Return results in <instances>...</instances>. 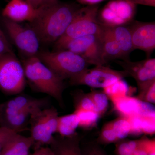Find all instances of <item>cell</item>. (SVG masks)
<instances>
[{
  "label": "cell",
  "instance_id": "cell-18",
  "mask_svg": "<svg viewBox=\"0 0 155 155\" xmlns=\"http://www.w3.org/2000/svg\"><path fill=\"white\" fill-rule=\"evenodd\" d=\"M111 101L114 110L120 116L130 117L140 116L143 101L137 98L127 96L113 99Z\"/></svg>",
  "mask_w": 155,
  "mask_h": 155
},
{
  "label": "cell",
  "instance_id": "cell-39",
  "mask_svg": "<svg viewBox=\"0 0 155 155\" xmlns=\"http://www.w3.org/2000/svg\"><path fill=\"white\" fill-rule=\"evenodd\" d=\"M132 155H147L146 151L143 146L142 138L139 139V144L138 148L135 150Z\"/></svg>",
  "mask_w": 155,
  "mask_h": 155
},
{
  "label": "cell",
  "instance_id": "cell-20",
  "mask_svg": "<svg viewBox=\"0 0 155 155\" xmlns=\"http://www.w3.org/2000/svg\"><path fill=\"white\" fill-rule=\"evenodd\" d=\"M115 40L119 45L125 61H130L129 56L134 51L130 29L128 25L109 27Z\"/></svg>",
  "mask_w": 155,
  "mask_h": 155
},
{
  "label": "cell",
  "instance_id": "cell-19",
  "mask_svg": "<svg viewBox=\"0 0 155 155\" xmlns=\"http://www.w3.org/2000/svg\"><path fill=\"white\" fill-rule=\"evenodd\" d=\"M101 37L104 57L107 62L113 60L125 61L119 45L114 39L110 28L104 26V32Z\"/></svg>",
  "mask_w": 155,
  "mask_h": 155
},
{
  "label": "cell",
  "instance_id": "cell-10",
  "mask_svg": "<svg viewBox=\"0 0 155 155\" xmlns=\"http://www.w3.org/2000/svg\"><path fill=\"white\" fill-rule=\"evenodd\" d=\"M3 22L10 38L25 58L37 55L40 42L32 28L5 18Z\"/></svg>",
  "mask_w": 155,
  "mask_h": 155
},
{
  "label": "cell",
  "instance_id": "cell-40",
  "mask_svg": "<svg viewBox=\"0 0 155 155\" xmlns=\"http://www.w3.org/2000/svg\"><path fill=\"white\" fill-rule=\"evenodd\" d=\"M25 1L35 8H38L45 4L44 0H25Z\"/></svg>",
  "mask_w": 155,
  "mask_h": 155
},
{
  "label": "cell",
  "instance_id": "cell-14",
  "mask_svg": "<svg viewBox=\"0 0 155 155\" xmlns=\"http://www.w3.org/2000/svg\"><path fill=\"white\" fill-rule=\"evenodd\" d=\"M47 100L35 98L26 95H20L0 104V113H17L29 111L35 113L44 109Z\"/></svg>",
  "mask_w": 155,
  "mask_h": 155
},
{
  "label": "cell",
  "instance_id": "cell-22",
  "mask_svg": "<svg viewBox=\"0 0 155 155\" xmlns=\"http://www.w3.org/2000/svg\"><path fill=\"white\" fill-rule=\"evenodd\" d=\"M79 119V127L85 130L91 129L97 124L101 116L95 111L75 110Z\"/></svg>",
  "mask_w": 155,
  "mask_h": 155
},
{
  "label": "cell",
  "instance_id": "cell-23",
  "mask_svg": "<svg viewBox=\"0 0 155 155\" xmlns=\"http://www.w3.org/2000/svg\"><path fill=\"white\" fill-rule=\"evenodd\" d=\"M103 91L110 100L120 97L131 96L132 91L122 80L104 88Z\"/></svg>",
  "mask_w": 155,
  "mask_h": 155
},
{
  "label": "cell",
  "instance_id": "cell-11",
  "mask_svg": "<svg viewBox=\"0 0 155 155\" xmlns=\"http://www.w3.org/2000/svg\"><path fill=\"white\" fill-rule=\"evenodd\" d=\"M134 50H140L150 58L155 49V22L133 21L128 25Z\"/></svg>",
  "mask_w": 155,
  "mask_h": 155
},
{
  "label": "cell",
  "instance_id": "cell-1",
  "mask_svg": "<svg viewBox=\"0 0 155 155\" xmlns=\"http://www.w3.org/2000/svg\"><path fill=\"white\" fill-rule=\"evenodd\" d=\"M80 8L73 4L55 2L44 4L37 18L31 22L40 42H55L65 33Z\"/></svg>",
  "mask_w": 155,
  "mask_h": 155
},
{
  "label": "cell",
  "instance_id": "cell-31",
  "mask_svg": "<svg viewBox=\"0 0 155 155\" xmlns=\"http://www.w3.org/2000/svg\"><path fill=\"white\" fill-rule=\"evenodd\" d=\"M127 118L130 123V135L137 136L143 134L141 129V118L140 116H135Z\"/></svg>",
  "mask_w": 155,
  "mask_h": 155
},
{
  "label": "cell",
  "instance_id": "cell-41",
  "mask_svg": "<svg viewBox=\"0 0 155 155\" xmlns=\"http://www.w3.org/2000/svg\"><path fill=\"white\" fill-rule=\"evenodd\" d=\"M58 1V0H44L45 4H48L55 2Z\"/></svg>",
  "mask_w": 155,
  "mask_h": 155
},
{
  "label": "cell",
  "instance_id": "cell-35",
  "mask_svg": "<svg viewBox=\"0 0 155 155\" xmlns=\"http://www.w3.org/2000/svg\"><path fill=\"white\" fill-rule=\"evenodd\" d=\"M142 139L147 155H155V139H150L146 137H143Z\"/></svg>",
  "mask_w": 155,
  "mask_h": 155
},
{
  "label": "cell",
  "instance_id": "cell-8",
  "mask_svg": "<svg viewBox=\"0 0 155 155\" xmlns=\"http://www.w3.org/2000/svg\"><path fill=\"white\" fill-rule=\"evenodd\" d=\"M136 5L126 0H110L99 10L98 21L103 26L114 27L129 25L134 21Z\"/></svg>",
  "mask_w": 155,
  "mask_h": 155
},
{
  "label": "cell",
  "instance_id": "cell-37",
  "mask_svg": "<svg viewBox=\"0 0 155 155\" xmlns=\"http://www.w3.org/2000/svg\"><path fill=\"white\" fill-rule=\"evenodd\" d=\"M128 2L137 5L149 6V7H155V0H126Z\"/></svg>",
  "mask_w": 155,
  "mask_h": 155
},
{
  "label": "cell",
  "instance_id": "cell-5",
  "mask_svg": "<svg viewBox=\"0 0 155 155\" xmlns=\"http://www.w3.org/2000/svg\"><path fill=\"white\" fill-rule=\"evenodd\" d=\"M26 84L22 64L14 52L0 55V90L8 95L21 93Z\"/></svg>",
  "mask_w": 155,
  "mask_h": 155
},
{
  "label": "cell",
  "instance_id": "cell-29",
  "mask_svg": "<svg viewBox=\"0 0 155 155\" xmlns=\"http://www.w3.org/2000/svg\"><path fill=\"white\" fill-rule=\"evenodd\" d=\"M137 99L142 101L154 104L155 103V81L141 88L138 89Z\"/></svg>",
  "mask_w": 155,
  "mask_h": 155
},
{
  "label": "cell",
  "instance_id": "cell-12",
  "mask_svg": "<svg viewBox=\"0 0 155 155\" xmlns=\"http://www.w3.org/2000/svg\"><path fill=\"white\" fill-rule=\"evenodd\" d=\"M116 62L128 76H131L135 80L138 89L155 81V58H147L137 62L120 60Z\"/></svg>",
  "mask_w": 155,
  "mask_h": 155
},
{
  "label": "cell",
  "instance_id": "cell-21",
  "mask_svg": "<svg viewBox=\"0 0 155 155\" xmlns=\"http://www.w3.org/2000/svg\"><path fill=\"white\" fill-rule=\"evenodd\" d=\"M79 127V119L75 112L65 116H59L57 133L62 137H70L76 134Z\"/></svg>",
  "mask_w": 155,
  "mask_h": 155
},
{
  "label": "cell",
  "instance_id": "cell-3",
  "mask_svg": "<svg viewBox=\"0 0 155 155\" xmlns=\"http://www.w3.org/2000/svg\"><path fill=\"white\" fill-rule=\"evenodd\" d=\"M99 6H86L78 10L65 33L55 42L57 51L61 50L68 42L89 35H101L104 26L98 21Z\"/></svg>",
  "mask_w": 155,
  "mask_h": 155
},
{
  "label": "cell",
  "instance_id": "cell-2",
  "mask_svg": "<svg viewBox=\"0 0 155 155\" xmlns=\"http://www.w3.org/2000/svg\"><path fill=\"white\" fill-rule=\"evenodd\" d=\"M25 78L34 89L52 97L61 105L65 85L64 79L51 70L37 56L25 58L22 63Z\"/></svg>",
  "mask_w": 155,
  "mask_h": 155
},
{
  "label": "cell",
  "instance_id": "cell-38",
  "mask_svg": "<svg viewBox=\"0 0 155 155\" xmlns=\"http://www.w3.org/2000/svg\"><path fill=\"white\" fill-rule=\"evenodd\" d=\"M80 4L86 6L95 5L107 0H76Z\"/></svg>",
  "mask_w": 155,
  "mask_h": 155
},
{
  "label": "cell",
  "instance_id": "cell-24",
  "mask_svg": "<svg viewBox=\"0 0 155 155\" xmlns=\"http://www.w3.org/2000/svg\"><path fill=\"white\" fill-rule=\"evenodd\" d=\"M89 94L92 100L96 112L101 117L107 110L109 98L104 91L93 90Z\"/></svg>",
  "mask_w": 155,
  "mask_h": 155
},
{
  "label": "cell",
  "instance_id": "cell-26",
  "mask_svg": "<svg viewBox=\"0 0 155 155\" xmlns=\"http://www.w3.org/2000/svg\"><path fill=\"white\" fill-rule=\"evenodd\" d=\"M75 110L95 111L94 106L89 93L80 92H78L74 97Z\"/></svg>",
  "mask_w": 155,
  "mask_h": 155
},
{
  "label": "cell",
  "instance_id": "cell-30",
  "mask_svg": "<svg viewBox=\"0 0 155 155\" xmlns=\"http://www.w3.org/2000/svg\"><path fill=\"white\" fill-rule=\"evenodd\" d=\"M141 129L143 134L153 135L155 132V118L141 117Z\"/></svg>",
  "mask_w": 155,
  "mask_h": 155
},
{
  "label": "cell",
  "instance_id": "cell-6",
  "mask_svg": "<svg viewBox=\"0 0 155 155\" xmlns=\"http://www.w3.org/2000/svg\"><path fill=\"white\" fill-rule=\"evenodd\" d=\"M58 118V111L54 107L44 108L31 115L29 123L30 136L33 139L34 144H37L36 149L40 145L51 143L54 139L53 134L57 133Z\"/></svg>",
  "mask_w": 155,
  "mask_h": 155
},
{
  "label": "cell",
  "instance_id": "cell-16",
  "mask_svg": "<svg viewBox=\"0 0 155 155\" xmlns=\"http://www.w3.org/2000/svg\"><path fill=\"white\" fill-rule=\"evenodd\" d=\"M80 141L76 133L70 137H54L50 145L56 155H82Z\"/></svg>",
  "mask_w": 155,
  "mask_h": 155
},
{
  "label": "cell",
  "instance_id": "cell-32",
  "mask_svg": "<svg viewBox=\"0 0 155 155\" xmlns=\"http://www.w3.org/2000/svg\"><path fill=\"white\" fill-rule=\"evenodd\" d=\"M16 133L5 127H0V153L6 143Z\"/></svg>",
  "mask_w": 155,
  "mask_h": 155
},
{
  "label": "cell",
  "instance_id": "cell-13",
  "mask_svg": "<svg viewBox=\"0 0 155 155\" xmlns=\"http://www.w3.org/2000/svg\"><path fill=\"white\" fill-rule=\"evenodd\" d=\"M42 8V6L35 8L24 0H11L3 9L2 15L14 22L28 21L31 23L37 18Z\"/></svg>",
  "mask_w": 155,
  "mask_h": 155
},
{
  "label": "cell",
  "instance_id": "cell-9",
  "mask_svg": "<svg viewBox=\"0 0 155 155\" xmlns=\"http://www.w3.org/2000/svg\"><path fill=\"white\" fill-rule=\"evenodd\" d=\"M101 35H89L74 39L61 50H68L78 54L89 65H104L107 62L103 53Z\"/></svg>",
  "mask_w": 155,
  "mask_h": 155
},
{
  "label": "cell",
  "instance_id": "cell-15",
  "mask_svg": "<svg viewBox=\"0 0 155 155\" xmlns=\"http://www.w3.org/2000/svg\"><path fill=\"white\" fill-rule=\"evenodd\" d=\"M29 111L17 113H0V127H5L17 133L26 130L31 116Z\"/></svg>",
  "mask_w": 155,
  "mask_h": 155
},
{
  "label": "cell",
  "instance_id": "cell-27",
  "mask_svg": "<svg viewBox=\"0 0 155 155\" xmlns=\"http://www.w3.org/2000/svg\"><path fill=\"white\" fill-rule=\"evenodd\" d=\"M116 143L115 150L116 155H132L138 148L139 140H127L124 139Z\"/></svg>",
  "mask_w": 155,
  "mask_h": 155
},
{
  "label": "cell",
  "instance_id": "cell-34",
  "mask_svg": "<svg viewBox=\"0 0 155 155\" xmlns=\"http://www.w3.org/2000/svg\"><path fill=\"white\" fill-rule=\"evenodd\" d=\"M13 52L11 45L5 34L0 28V55Z\"/></svg>",
  "mask_w": 155,
  "mask_h": 155
},
{
  "label": "cell",
  "instance_id": "cell-4",
  "mask_svg": "<svg viewBox=\"0 0 155 155\" xmlns=\"http://www.w3.org/2000/svg\"><path fill=\"white\" fill-rule=\"evenodd\" d=\"M41 62L63 79H70L87 69L89 64L80 56L63 50L38 54Z\"/></svg>",
  "mask_w": 155,
  "mask_h": 155
},
{
  "label": "cell",
  "instance_id": "cell-7",
  "mask_svg": "<svg viewBox=\"0 0 155 155\" xmlns=\"http://www.w3.org/2000/svg\"><path fill=\"white\" fill-rule=\"evenodd\" d=\"M128 76L126 72L103 66L88 68L69 79L72 85H86L93 88H104Z\"/></svg>",
  "mask_w": 155,
  "mask_h": 155
},
{
  "label": "cell",
  "instance_id": "cell-33",
  "mask_svg": "<svg viewBox=\"0 0 155 155\" xmlns=\"http://www.w3.org/2000/svg\"><path fill=\"white\" fill-rule=\"evenodd\" d=\"M82 155H107L105 152L97 145H88L81 149Z\"/></svg>",
  "mask_w": 155,
  "mask_h": 155
},
{
  "label": "cell",
  "instance_id": "cell-36",
  "mask_svg": "<svg viewBox=\"0 0 155 155\" xmlns=\"http://www.w3.org/2000/svg\"><path fill=\"white\" fill-rule=\"evenodd\" d=\"M31 155H56L51 147H40L36 149L34 152Z\"/></svg>",
  "mask_w": 155,
  "mask_h": 155
},
{
  "label": "cell",
  "instance_id": "cell-17",
  "mask_svg": "<svg viewBox=\"0 0 155 155\" xmlns=\"http://www.w3.org/2000/svg\"><path fill=\"white\" fill-rule=\"evenodd\" d=\"M34 144L31 136H23L16 133L3 147L0 155H29V150Z\"/></svg>",
  "mask_w": 155,
  "mask_h": 155
},
{
  "label": "cell",
  "instance_id": "cell-25",
  "mask_svg": "<svg viewBox=\"0 0 155 155\" xmlns=\"http://www.w3.org/2000/svg\"><path fill=\"white\" fill-rule=\"evenodd\" d=\"M111 122L119 140L124 139L130 135V123L127 117L120 116Z\"/></svg>",
  "mask_w": 155,
  "mask_h": 155
},
{
  "label": "cell",
  "instance_id": "cell-28",
  "mask_svg": "<svg viewBox=\"0 0 155 155\" xmlns=\"http://www.w3.org/2000/svg\"><path fill=\"white\" fill-rule=\"evenodd\" d=\"M98 141L103 144H110L119 141L111 122L106 123L102 128L99 136Z\"/></svg>",
  "mask_w": 155,
  "mask_h": 155
}]
</instances>
